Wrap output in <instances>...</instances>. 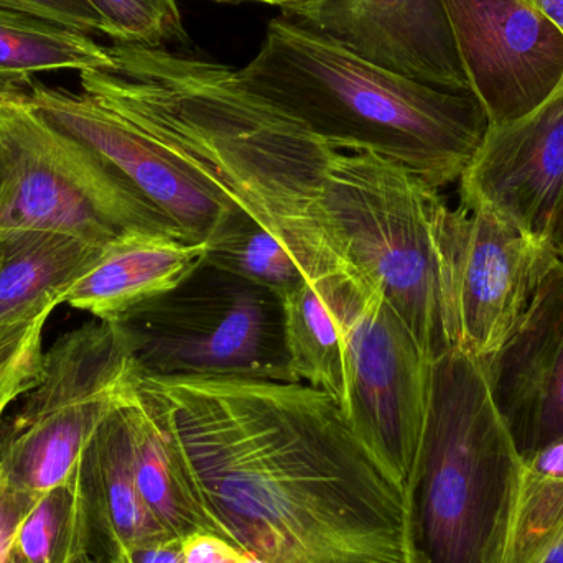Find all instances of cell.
<instances>
[{"label":"cell","mask_w":563,"mask_h":563,"mask_svg":"<svg viewBox=\"0 0 563 563\" xmlns=\"http://www.w3.org/2000/svg\"><path fill=\"white\" fill-rule=\"evenodd\" d=\"M482 363L493 402L522 460L562 439V257L501 347Z\"/></svg>","instance_id":"5bb4252c"},{"label":"cell","mask_w":563,"mask_h":563,"mask_svg":"<svg viewBox=\"0 0 563 563\" xmlns=\"http://www.w3.org/2000/svg\"><path fill=\"white\" fill-rule=\"evenodd\" d=\"M247 2L267 3V5L279 7L284 15L301 20L310 15L323 0H247Z\"/></svg>","instance_id":"f546056e"},{"label":"cell","mask_w":563,"mask_h":563,"mask_svg":"<svg viewBox=\"0 0 563 563\" xmlns=\"http://www.w3.org/2000/svg\"><path fill=\"white\" fill-rule=\"evenodd\" d=\"M551 243L555 251H558L559 257L563 260V194L558 213H555L554 223H552Z\"/></svg>","instance_id":"1f68e13d"},{"label":"cell","mask_w":563,"mask_h":563,"mask_svg":"<svg viewBox=\"0 0 563 563\" xmlns=\"http://www.w3.org/2000/svg\"><path fill=\"white\" fill-rule=\"evenodd\" d=\"M139 380L121 324L98 320L62 334L43 353L35 386L0 433L5 478L33 496L68 483L89 440L134 399Z\"/></svg>","instance_id":"52a82bcc"},{"label":"cell","mask_w":563,"mask_h":563,"mask_svg":"<svg viewBox=\"0 0 563 563\" xmlns=\"http://www.w3.org/2000/svg\"><path fill=\"white\" fill-rule=\"evenodd\" d=\"M538 12H541L549 22L554 23L563 35V0H526Z\"/></svg>","instance_id":"4dcf8cb0"},{"label":"cell","mask_w":563,"mask_h":563,"mask_svg":"<svg viewBox=\"0 0 563 563\" xmlns=\"http://www.w3.org/2000/svg\"><path fill=\"white\" fill-rule=\"evenodd\" d=\"M101 253L102 247L62 231L0 233V327L53 313Z\"/></svg>","instance_id":"ac0fdd59"},{"label":"cell","mask_w":563,"mask_h":563,"mask_svg":"<svg viewBox=\"0 0 563 563\" xmlns=\"http://www.w3.org/2000/svg\"><path fill=\"white\" fill-rule=\"evenodd\" d=\"M128 412L139 492L161 528L178 539L197 532L221 536L190 492L167 437L148 412L139 389Z\"/></svg>","instance_id":"44dd1931"},{"label":"cell","mask_w":563,"mask_h":563,"mask_svg":"<svg viewBox=\"0 0 563 563\" xmlns=\"http://www.w3.org/2000/svg\"><path fill=\"white\" fill-rule=\"evenodd\" d=\"M351 277L324 274L282 298L291 379L330 394L341 409L347 394L344 300Z\"/></svg>","instance_id":"d6986e66"},{"label":"cell","mask_w":563,"mask_h":563,"mask_svg":"<svg viewBox=\"0 0 563 563\" xmlns=\"http://www.w3.org/2000/svg\"><path fill=\"white\" fill-rule=\"evenodd\" d=\"M82 92L141 129L320 276L347 273L313 217L333 148L241 86L236 69L167 48L108 46Z\"/></svg>","instance_id":"7a4b0ae2"},{"label":"cell","mask_w":563,"mask_h":563,"mask_svg":"<svg viewBox=\"0 0 563 563\" xmlns=\"http://www.w3.org/2000/svg\"><path fill=\"white\" fill-rule=\"evenodd\" d=\"M347 394L354 433L406 488L429 409L432 363L383 291L351 277L344 300Z\"/></svg>","instance_id":"9c48e42d"},{"label":"cell","mask_w":563,"mask_h":563,"mask_svg":"<svg viewBox=\"0 0 563 563\" xmlns=\"http://www.w3.org/2000/svg\"><path fill=\"white\" fill-rule=\"evenodd\" d=\"M2 184H3V158H2V151H0V190H2Z\"/></svg>","instance_id":"d590c367"},{"label":"cell","mask_w":563,"mask_h":563,"mask_svg":"<svg viewBox=\"0 0 563 563\" xmlns=\"http://www.w3.org/2000/svg\"><path fill=\"white\" fill-rule=\"evenodd\" d=\"M118 323L141 376L294 383L279 295L210 264Z\"/></svg>","instance_id":"ba28073f"},{"label":"cell","mask_w":563,"mask_h":563,"mask_svg":"<svg viewBox=\"0 0 563 563\" xmlns=\"http://www.w3.org/2000/svg\"><path fill=\"white\" fill-rule=\"evenodd\" d=\"M30 104L49 124L104 158L184 234L207 243L234 207L157 141L86 92L33 81Z\"/></svg>","instance_id":"7c38bea8"},{"label":"cell","mask_w":563,"mask_h":563,"mask_svg":"<svg viewBox=\"0 0 563 563\" xmlns=\"http://www.w3.org/2000/svg\"><path fill=\"white\" fill-rule=\"evenodd\" d=\"M104 22V35L124 45H188L177 0H85Z\"/></svg>","instance_id":"d4e9b609"},{"label":"cell","mask_w":563,"mask_h":563,"mask_svg":"<svg viewBox=\"0 0 563 563\" xmlns=\"http://www.w3.org/2000/svg\"><path fill=\"white\" fill-rule=\"evenodd\" d=\"M521 478L482 360L450 351L432 364L406 486L413 563H505Z\"/></svg>","instance_id":"277c9868"},{"label":"cell","mask_w":563,"mask_h":563,"mask_svg":"<svg viewBox=\"0 0 563 563\" xmlns=\"http://www.w3.org/2000/svg\"><path fill=\"white\" fill-rule=\"evenodd\" d=\"M52 313L0 327V417L35 386L43 361V330Z\"/></svg>","instance_id":"484cf974"},{"label":"cell","mask_w":563,"mask_h":563,"mask_svg":"<svg viewBox=\"0 0 563 563\" xmlns=\"http://www.w3.org/2000/svg\"><path fill=\"white\" fill-rule=\"evenodd\" d=\"M108 46L35 13L0 9V85L29 88L36 73L112 71Z\"/></svg>","instance_id":"ffe728a7"},{"label":"cell","mask_w":563,"mask_h":563,"mask_svg":"<svg viewBox=\"0 0 563 563\" xmlns=\"http://www.w3.org/2000/svg\"><path fill=\"white\" fill-rule=\"evenodd\" d=\"M0 9L35 13L85 33H104L101 16L85 0H0Z\"/></svg>","instance_id":"4316f807"},{"label":"cell","mask_w":563,"mask_h":563,"mask_svg":"<svg viewBox=\"0 0 563 563\" xmlns=\"http://www.w3.org/2000/svg\"><path fill=\"white\" fill-rule=\"evenodd\" d=\"M109 563H187L181 551L180 539L161 538L145 544L134 545L121 552Z\"/></svg>","instance_id":"f1b7e54d"},{"label":"cell","mask_w":563,"mask_h":563,"mask_svg":"<svg viewBox=\"0 0 563 563\" xmlns=\"http://www.w3.org/2000/svg\"><path fill=\"white\" fill-rule=\"evenodd\" d=\"M205 257L207 243L137 231L104 247L65 291L63 303L96 320L118 323L135 308L187 280Z\"/></svg>","instance_id":"2e32d148"},{"label":"cell","mask_w":563,"mask_h":563,"mask_svg":"<svg viewBox=\"0 0 563 563\" xmlns=\"http://www.w3.org/2000/svg\"><path fill=\"white\" fill-rule=\"evenodd\" d=\"M236 75L333 151L371 152L439 190L460 181L489 129L472 92L380 68L287 15L271 20Z\"/></svg>","instance_id":"3957f363"},{"label":"cell","mask_w":563,"mask_h":563,"mask_svg":"<svg viewBox=\"0 0 563 563\" xmlns=\"http://www.w3.org/2000/svg\"><path fill=\"white\" fill-rule=\"evenodd\" d=\"M5 563H26V562L23 561V559L20 558V555L16 554V552L13 551V549H12V552H10V555H9V558H7Z\"/></svg>","instance_id":"e575fe53"},{"label":"cell","mask_w":563,"mask_h":563,"mask_svg":"<svg viewBox=\"0 0 563 563\" xmlns=\"http://www.w3.org/2000/svg\"><path fill=\"white\" fill-rule=\"evenodd\" d=\"M459 184L460 201L551 241L563 194V78L538 108L488 129Z\"/></svg>","instance_id":"4fadbf2b"},{"label":"cell","mask_w":563,"mask_h":563,"mask_svg":"<svg viewBox=\"0 0 563 563\" xmlns=\"http://www.w3.org/2000/svg\"><path fill=\"white\" fill-rule=\"evenodd\" d=\"M443 256L450 346L478 360L501 347L561 260L551 241L465 201L449 208Z\"/></svg>","instance_id":"30bf717a"},{"label":"cell","mask_w":563,"mask_h":563,"mask_svg":"<svg viewBox=\"0 0 563 563\" xmlns=\"http://www.w3.org/2000/svg\"><path fill=\"white\" fill-rule=\"evenodd\" d=\"M0 233L62 231L102 250L137 231L185 240L104 158L42 118L23 88L0 92Z\"/></svg>","instance_id":"8992f818"},{"label":"cell","mask_w":563,"mask_h":563,"mask_svg":"<svg viewBox=\"0 0 563 563\" xmlns=\"http://www.w3.org/2000/svg\"><path fill=\"white\" fill-rule=\"evenodd\" d=\"M205 264L234 274L284 298L305 280L320 277L284 240L234 210L207 241Z\"/></svg>","instance_id":"7402d4cb"},{"label":"cell","mask_w":563,"mask_h":563,"mask_svg":"<svg viewBox=\"0 0 563 563\" xmlns=\"http://www.w3.org/2000/svg\"><path fill=\"white\" fill-rule=\"evenodd\" d=\"M534 563H563V531Z\"/></svg>","instance_id":"d6a6232c"},{"label":"cell","mask_w":563,"mask_h":563,"mask_svg":"<svg viewBox=\"0 0 563 563\" xmlns=\"http://www.w3.org/2000/svg\"><path fill=\"white\" fill-rule=\"evenodd\" d=\"M563 531V437L522 460L505 563H534Z\"/></svg>","instance_id":"603a6c76"},{"label":"cell","mask_w":563,"mask_h":563,"mask_svg":"<svg viewBox=\"0 0 563 563\" xmlns=\"http://www.w3.org/2000/svg\"><path fill=\"white\" fill-rule=\"evenodd\" d=\"M439 188L371 152H334L313 217L351 276L379 288L430 363L452 351L446 328Z\"/></svg>","instance_id":"5b68a950"},{"label":"cell","mask_w":563,"mask_h":563,"mask_svg":"<svg viewBox=\"0 0 563 563\" xmlns=\"http://www.w3.org/2000/svg\"><path fill=\"white\" fill-rule=\"evenodd\" d=\"M139 396L224 539L263 563H413L406 488L303 383L141 376Z\"/></svg>","instance_id":"6da1fadb"},{"label":"cell","mask_w":563,"mask_h":563,"mask_svg":"<svg viewBox=\"0 0 563 563\" xmlns=\"http://www.w3.org/2000/svg\"><path fill=\"white\" fill-rule=\"evenodd\" d=\"M40 498L42 496L20 492L0 470V563H5L15 544L20 526Z\"/></svg>","instance_id":"83f0119b"},{"label":"cell","mask_w":563,"mask_h":563,"mask_svg":"<svg viewBox=\"0 0 563 563\" xmlns=\"http://www.w3.org/2000/svg\"><path fill=\"white\" fill-rule=\"evenodd\" d=\"M128 406L104 420L79 462L92 542L106 563L134 545L168 536L139 492Z\"/></svg>","instance_id":"e0dca14e"},{"label":"cell","mask_w":563,"mask_h":563,"mask_svg":"<svg viewBox=\"0 0 563 563\" xmlns=\"http://www.w3.org/2000/svg\"><path fill=\"white\" fill-rule=\"evenodd\" d=\"M213 2L236 3V2H247V0H213Z\"/></svg>","instance_id":"8d00e7d4"},{"label":"cell","mask_w":563,"mask_h":563,"mask_svg":"<svg viewBox=\"0 0 563 563\" xmlns=\"http://www.w3.org/2000/svg\"><path fill=\"white\" fill-rule=\"evenodd\" d=\"M5 89H12L10 86L0 85V92L5 91Z\"/></svg>","instance_id":"74e56055"},{"label":"cell","mask_w":563,"mask_h":563,"mask_svg":"<svg viewBox=\"0 0 563 563\" xmlns=\"http://www.w3.org/2000/svg\"><path fill=\"white\" fill-rule=\"evenodd\" d=\"M92 531L79 470L45 493L20 526L13 551L26 563H73L91 551Z\"/></svg>","instance_id":"cb8c5ba5"},{"label":"cell","mask_w":563,"mask_h":563,"mask_svg":"<svg viewBox=\"0 0 563 563\" xmlns=\"http://www.w3.org/2000/svg\"><path fill=\"white\" fill-rule=\"evenodd\" d=\"M298 22L380 68L470 92L442 0H323Z\"/></svg>","instance_id":"9a60e30c"},{"label":"cell","mask_w":563,"mask_h":563,"mask_svg":"<svg viewBox=\"0 0 563 563\" xmlns=\"http://www.w3.org/2000/svg\"><path fill=\"white\" fill-rule=\"evenodd\" d=\"M73 563H106L104 559L99 558L96 552L92 551H86L82 552L81 555H79L78 559H76Z\"/></svg>","instance_id":"836d02e7"},{"label":"cell","mask_w":563,"mask_h":563,"mask_svg":"<svg viewBox=\"0 0 563 563\" xmlns=\"http://www.w3.org/2000/svg\"><path fill=\"white\" fill-rule=\"evenodd\" d=\"M489 128L538 108L563 78V35L526 0H442Z\"/></svg>","instance_id":"8fae6325"}]
</instances>
